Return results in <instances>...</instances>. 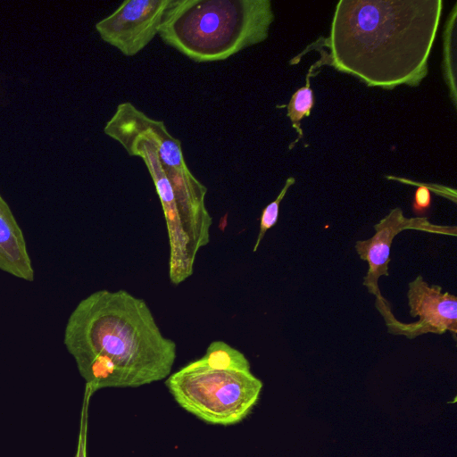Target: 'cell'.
Listing matches in <instances>:
<instances>
[{
	"instance_id": "1",
	"label": "cell",
	"mask_w": 457,
	"mask_h": 457,
	"mask_svg": "<svg viewBox=\"0 0 457 457\" xmlns=\"http://www.w3.org/2000/svg\"><path fill=\"white\" fill-rule=\"evenodd\" d=\"M63 344L91 394L166 379L177 357L147 303L123 289L83 298L68 318Z\"/></svg>"
},
{
	"instance_id": "2",
	"label": "cell",
	"mask_w": 457,
	"mask_h": 457,
	"mask_svg": "<svg viewBox=\"0 0 457 457\" xmlns=\"http://www.w3.org/2000/svg\"><path fill=\"white\" fill-rule=\"evenodd\" d=\"M443 9L441 0H341L328 37L326 63L369 87H416L428 60Z\"/></svg>"
},
{
	"instance_id": "15",
	"label": "cell",
	"mask_w": 457,
	"mask_h": 457,
	"mask_svg": "<svg viewBox=\"0 0 457 457\" xmlns=\"http://www.w3.org/2000/svg\"><path fill=\"white\" fill-rule=\"evenodd\" d=\"M74 457H87L86 456L85 441H84V436H82V434H80L77 453Z\"/></svg>"
},
{
	"instance_id": "4",
	"label": "cell",
	"mask_w": 457,
	"mask_h": 457,
	"mask_svg": "<svg viewBox=\"0 0 457 457\" xmlns=\"http://www.w3.org/2000/svg\"><path fill=\"white\" fill-rule=\"evenodd\" d=\"M165 386L186 411L207 424L231 426L250 414L263 384L251 370L214 368L199 358L170 373Z\"/></svg>"
},
{
	"instance_id": "6",
	"label": "cell",
	"mask_w": 457,
	"mask_h": 457,
	"mask_svg": "<svg viewBox=\"0 0 457 457\" xmlns=\"http://www.w3.org/2000/svg\"><path fill=\"white\" fill-rule=\"evenodd\" d=\"M104 132L118 142L129 155L141 158L148 170L166 221L170 281L178 286L193 274L196 253L184 229L173 188L162 169L157 154L148 139L112 117L105 123Z\"/></svg>"
},
{
	"instance_id": "9",
	"label": "cell",
	"mask_w": 457,
	"mask_h": 457,
	"mask_svg": "<svg viewBox=\"0 0 457 457\" xmlns=\"http://www.w3.org/2000/svg\"><path fill=\"white\" fill-rule=\"evenodd\" d=\"M407 300L411 317H419L413 323L405 324L395 320L386 325L391 334L403 335L408 338L432 333L450 331L454 339L457 333V298L443 292L437 285H428L421 275L408 285Z\"/></svg>"
},
{
	"instance_id": "12",
	"label": "cell",
	"mask_w": 457,
	"mask_h": 457,
	"mask_svg": "<svg viewBox=\"0 0 457 457\" xmlns=\"http://www.w3.org/2000/svg\"><path fill=\"white\" fill-rule=\"evenodd\" d=\"M200 359L206 365L214 368L251 370L245 355L221 340L212 341Z\"/></svg>"
},
{
	"instance_id": "7",
	"label": "cell",
	"mask_w": 457,
	"mask_h": 457,
	"mask_svg": "<svg viewBox=\"0 0 457 457\" xmlns=\"http://www.w3.org/2000/svg\"><path fill=\"white\" fill-rule=\"evenodd\" d=\"M375 234L369 239L358 240L355 250L359 257L367 262L369 269L363 278V286L376 297V307L386 324L395 320L391 306L380 293L378 279L388 276L390 250L394 238L406 229L456 236L455 227H441L430 223L425 217L406 218L401 208L392 209L374 225Z\"/></svg>"
},
{
	"instance_id": "3",
	"label": "cell",
	"mask_w": 457,
	"mask_h": 457,
	"mask_svg": "<svg viewBox=\"0 0 457 457\" xmlns=\"http://www.w3.org/2000/svg\"><path fill=\"white\" fill-rule=\"evenodd\" d=\"M273 20L269 0H170L158 35L194 62H219L264 41Z\"/></svg>"
},
{
	"instance_id": "14",
	"label": "cell",
	"mask_w": 457,
	"mask_h": 457,
	"mask_svg": "<svg viewBox=\"0 0 457 457\" xmlns=\"http://www.w3.org/2000/svg\"><path fill=\"white\" fill-rule=\"evenodd\" d=\"M431 202L430 189L426 186H420L415 191L412 210L415 213H423L430 208Z\"/></svg>"
},
{
	"instance_id": "5",
	"label": "cell",
	"mask_w": 457,
	"mask_h": 457,
	"mask_svg": "<svg viewBox=\"0 0 457 457\" xmlns=\"http://www.w3.org/2000/svg\"><path fill=\"white\" fill-rule=\"evenodd\" d=\"M112 118L151 142L173 188L184 229L197 253L210 242L212 218L205 204L207 187L187 165L181 142L162 120L149 117L130 102L119 104Z\"/></svg>"
},
{
	"instance_id": "11",
	"label": "cell",
	"mask_w": 457,
	"mask_h": 457,
	"mask_svg": "<svg viewBox=\"0 0 457 457\" xmlns=\"http://www.w3.org/2000/svg\"><path fill=\"white\" fill-rule=\"evenodd\" d=\"M325 64V60L321 56L320 60L318 61L315 64H313L306 76V84L298 88L291 96V99L287 105V117L290 118L293 128L297 131L298 137L292 142L289 146V149H292L293 146L299 141L300 138L303 137V130L301 128V120L304 116H309L311 111L314 105L315 100L313 96V92L311 89L310 84V77L314 75L312 73V70L315 68H319L320 65Z\"/></svg>"
},
{
	"instance_id": "13",
	"label": "cell",
	"mask_w": 457,
	"mask_h": 457,
	"mask_svg": "<svg viewBox=\"0 0 457 457\" xmlns=\"http://www.w3.org/2000/svg\"><path fill=\"white\" fill-rule=\"evenodd\" d=\"M295 182V178L290 177L287 179L283 188L276 197L274 201L270 203L265 208L262 210L261 218H260V228L257 235L256 241L254 243L253 252H256L262 240L263 239L266 232L274 227L278 221V212H279V205L283 198L285 197L287 190L291 186H293Z\"/></svg>"
},
{
	"instance_id": "8",
	"label": "cell",
	"mask_w": 457,
	"mask_h": 457,
	"mask_svg": "<svg viewBox=\"0 0 457 457\" xmlns=\"http://www.w3.org/2000/svg\"><path fill=\"white\" fill-rule=\"evenodd\" d=\"M170 0H128L95 28L102 40L123 55L141 52L159 34Z\"/></svg>"
},
{
	"instance_id": "10",
	"label": "cell",
	"mask_w": 457,
	"mask_h": 457,
	"mask_svg": "<svg viewBox=\"0 0 457 457\" xmlns=\"http://www.w3.org/2000/svg\"><path fill=\"white\" fill-rule=\"evenodd\" d=\"M0 270L32 282L35 271L22 229L0 195Z\"/></svg>"
}]
</instances>
